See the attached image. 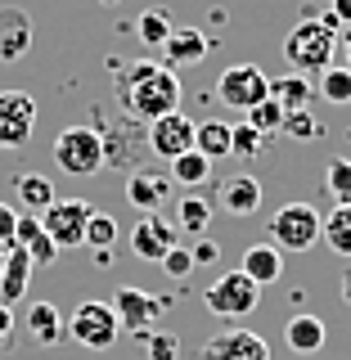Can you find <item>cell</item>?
Returning a JSON list of instances; mask_svg holds the SVG:
<instances>
[{"instance_id": "cell-1", "label": "cell", "mask_w": 351, "mask_h": 360, "mask_svg": "<svg viewBox=\"0 0 351 360\" xmlns=\"http://www.w3.org/2000/svg\"><path fill=\"white\" fill-rule=\"evenodd\" d=\"M117 104L131 122H153V117H162V112H176L180 108L176 68H167L158 59L127 63L117 72Z\"/></svg>"}, {"instance_id": "cell-2", "label": "cell", "mask_w": 351, "mask_h": 360, "mask_svg": "<svg viewBox=\"0 0 351 360\" xmlns=\"http://www.w3.org/2000/svg\"><path fill=\"white\" fill-rule=\"evenodd\" d=\"M338 27H343V22L333 14L298 22V27L284 37V59H288L293 72H302V77L324 72V68L333 63V54H338Z\"/></svg>"}, {"instance_id": "cell-3", "label": "cell", "mask_w": 351, "mask_h": 360, "mask_svg": "<svg viewBox=\"0 0 351 360\" xmlns=\"http://www.w3.org/2000/svg\"><path fill=\"white\" fill-rule=\"evenodd\" d=\"M63 333L72 338V342L90 347V352H108V347L117 342L122 324H117V315H113V307H108V302H99V297H86V302H77V307H72V315L63 320Z\"/></svg>"}, {"instance_id": "cell-4", "label": "cell", "mask_w": 351, "mask_h": 360, "mask_svg": "<svg viewBox=\"0 0 351 360\" xmlns=\"http://www.w3.org/2000/svg\"><path fill=\"white\" fill-rule=\"evenodd\" d=\"M320 212L311 202H284L275 217L266 221V234L279 252H307L311 243H320Z\"/></svg>"}, {"instance_id": "cell-5", "label": "cell", "mask_w": 351, "mask_h": 360, "mask_svg": "<svg viewBox=\"0 0 351 360\" xmlns=\"http://www.w3.org/2000/svg\"><path fill=\"white\" fill-rule=\"evenodd\" d=\"M54 162L68 176H95L104 167V135L95 127H63L54 135Z\"/></svg>"}, {"instance_id": "cell-6", "label": "cell", "mask_w": 351, "mask_h": 360, "mask_svg": "<svg viewBox=\"0 0 351 360\" xmlns=\"http://www.w3.org/2000/svg\"><path fill=\"white\" fill-rule=\"evenodd\" d=\"M257 302H262V288L243 270H225L221 279H212V288H203V307L221 320H243L257 311Z\"/></svg>"}, {"instance_id": "cell-7", "label": "cell", "mask_w": 351, "mask_h": 360, "mask_svg": "<svg viewBox=\"0 0 351 360\" xmlns=\"http://www.w3.org/2000/svg\"><path fill=\"white\" fill-rule=\"evenodd\" d=\"M113 315H117V324L127 333H135V338H144V333H153L158 324H162V315H167V307L172 302L167 297H153L149 288H135V284H122L117 292H113Z\"/></svg>"}, {"instance_id": "cell-8", "label": "cell", "mask_w": 351, "mask_h": 360, "mask_svg": "<svg viewBox=\"0 0 351 360\" xmlns=\"http://www.w3.org/2000/svg\"><path fill=\"white\" fill-rule=\"evenodd\" d=\"M90 202L86 198H54L50 207L41 212V230L54 239L59 252L68 248H86V221H90Z\"/></svg>"}, {"instance_id": "cell-9", "label": "cell", "mask_w": 351, "mask_h": 360, "mask_svg": "<svg viewBox=\"0 0 351 360\" xmlns=\"http://www.w3.org/2000/svg\"><path fill=\"white\" fill-rule=\"evenodd\" d=\"M217 99L234 112H248V108L262 104V99H270V77L257 63H234L217 77Z\"/></svg>"}, {"instance_id": "cell-10", "label": "cell", "mask_w": 351, "mask_h": 360, "mask_svg": "<svg viewBox=\"0 0 351 360\" xmlns=\"http://www.w3.org/2000/svg\"><path fill=\"white\" fill-rule=\"evenodd\" d=\"M194 131H198V122H189L185 112H162V117H153L149 122V131H144V140H149V153L153 158H162V162H176L180 153H189L194 149Z\"/></svg>"}, {"instance_id": "cell-11", "label": "cell", "mask_w": 351, "mask_h": 360, "mask_svg": "<svg viewBox=\"0 0 351 360\" xmlns=\"http://www.w3.org/2000/svg\"><path fill=\"white\" fill-rule=\"evenodd\" d=\"M37 131V99L27 90H0V149H23Z\"/></svg>"}, {"instance_id": "cell-12", "label": "cell", "mask_w": 351, "mask_h": 360, "mask_svg": "<svg viewBox=\"0 0 351 360\" xmlns=\"http://www.w3.org/2000/svg\"><path fill=\"white\" fill-rule=\"evenodd\" d=\"M198 360H270V342L253 329H225L203 342Z\"/></svg>"}, {"instance_id": "cell-13", "label": "cell", "mask_w": 351, "mask_h": 360, "mask_svg": "<svg viewBox=\"0 0 351 360\" xmlns=\"http://www.w3.org/2000/svg\"><path fill=\"white\" fill-rule=\"evenodd\" d=\"M172 248H176V225H172V221L153 217V212H144V217L135 221V230H131V252L140 257V262H162Z\"/></svg>"}, {"instance_id": "cell-14", "label": "cell", "mask_w": 351, "mask_h": 360, "mask_svg": "<svg viewBox=\"0 0 351 360\" xmlns=\"http://www.w3.org/2000/svg\"><path fill=\"white\" fill-rule=\"evenodd\" d=\"M217 207L225 212V217H253L257 207H262V180L257 176H225L217 185Z\"/></svg>"}, {"instance_id": "cell-15", "label": "cell", "mask_w": 351, "mask_h": 360, "mask_svg": "<svg viewBox=\"0 0 351 360\" xmlns=\"http://www.w3.org/2000/svg\"><path fill=\"white\" fill-rule=\"evenodd\" d=\"M32 257L23 252V248L9 243V257H5V270H0V307H14V302L27 297V288H32Z\"/></svg>"}, {"instance_id": "cell-16", "label": "cell", "mask_w": 351, "mask_h": 360, "mask_svg": "<svg viewBox=\"0 0 351 360\" xmlns=\"http://www.w3.org/2000/svg\"><path fill=\"white\" fill-rule=\"evenodd\" d=\"M239 270H243L248 279H253L257 288H266V284H275V279L284 275V252H279V248L270 243V239H266V243H253V248L243 252Z\"/></svg>"}, {"instance_id": "cell-17", "label": "cell", "mask_w": 351, "mask_h": 360, "mask_svg": "<svg viewBox=\"0 0 351 360\" xmlns=\"http://www.w3.org/2000/svg\"><path fill=\"white\" fill-rule=\"evenodd\" d=\"M208 59V37H203L198 27H172V37L162 45V63L167 68H189Z\"/></svg>"}, {"instance_id": "cell-18", "label": "cell", "mask_w": 351, "mask_h": 360, "mask_svg": "<svg viewBox=\"0 0 351 360\" xmlns=\"http://www.w3.org/2000/svg\"><path fill=\"white\" fill-rule=\"evenodd\" d=\"M167 194H172V176H162V172H131L127 176V198L140 212H158L167 202Z\"/></svg>"}, {"instance_id": "cell-19", "label": "cell", "mask_w": 351, "mask_h": 360, "mask_svg": "<svg viewBox=\"0 0 351 360\" xmlns=\"http://www.w3.org/2000/svg\"><path fill=\"white\" fill-rule=\"evenodd\" d=\"M32 50V18L23 9H0V59H23Z\"/></svg>"}, {"instance_id": "cell-20", "label": "cell", "mask_w": 351, "mask_h": 360, "mask_svg": "<svg viewBox=\"0 0 351 360\" xmlns=\"http://www.w3.org/2000/svg\"><path fill=\"white\" fill-rule=\"evenodd\" d=\"M270 99L284 112H307L311 99H315V86H311V77L288 72V77H275V82H270Z\"/></svg>"}, {"instance_id": "cell-21", "label": "cell", "mask_w": 351, "mask_h": 360, "mask_svg": "<svg viewBox=\"0 0 351 360\" xmlns=\"http://www.w3.org/2000/svg\"><path fill=\"white\" fill-rule=\"evenodd\" d=\"M23 329L37 338L41 347H54V342H63V338H68V333H63V315H59V307H54V302H32Z\"/></svg>"}, {"instance_id": "cell-22", "label": "cell", "mask_w": 351, "mask_h": 360, "mask_svg": "<svg viewBox=\"0 0 351 360\" xmlns=\"http://www.w3.org/2000/svg\"><path fill=\"white\" fill-rule=\"evenodd\" d=\"M14 194H18V202H23V212H41L54 202V180L50 176H41V172H18L14 176Z\"/></svg>"}, {"instance_id": "cell-23", "label": "cell", "mask_w": 351, "mask_h": 360, "mask_svg": "<svg viewBox=\"0 0 351 360\" xmlns=\"http://www.w3.org/2000/svg\"><path fill=\"white\" fill-rule=\"evenodd\" d=\"M284 338H288V347L298 356H315L324 347V320L320 315H293L284 324Z\"/></svg>"}, {"instance_id": "cell-24", "label": "cell", "mask_w": 351, "mask_h": 360, "mask_svg": "<svg viewBox=\"0 0 351 360\" xmlns=\"http://www.w3.org/2000/svg\"><path fill=\"white\" fill-rule=\"evenodd\" d=\"M320 239L329 243V252L351 257V202H333V212L320 221Z\"/></svg>"}, {"instance_id": "cell-25", "label": "cell", "mask_w": 351, "mask_h": 360, "mask_svg": "<svg viewBox=\"0 0 351 360\" xmlns=\"http://www.w3.org/2000/svg\"><path fill=\"white\" fill-rule=\"evenodd\" d=\"M194 149L208 158V162H217V158H230V127H225V122H198Z\"/></svg>"}, {"instance_id": "cell-26", "label": "cell", "mask_w": 351, "mask_h": 360, "mask_svg": "<svg viewBox=\"0 0 351 360\" xmlns=\"http://www.w3.org/2000/svg\"><path fill=\"white\" fill-rule=\"evenodd\" d=\"M176 225L185 234H208V225H212V202L208 198H198V194H189V198H180L176 202Z\"/></svg>"}, {"instance_id": "cell-27", "label": "cell", "mask_w": 351, "mask_h": 360, "mask_svg": "<svg viewBox=\"0 0 351 360\" xmlns=\"http://www.w3.org/2000/svg\"><path fill=\"white\" fill-rule=\"evenodd\" d=\"M172 180H176V185H185V189H198L203 180H212V162L198 149H189V153H180L176 162H172Z\"/></svg>"}, {"instance_id": "cell-28", "label": "cell", "mask_w": 351, "mask_h": 360, "mask_svg": "<svg viewBox=\"0 0 351 360\" xmlns=\"http://www.w3.org/2000/svg\"><path fill=\"white\" fill-rule=\"evenodd\" d=\"M320 95L329 99V104H351V68L343 63H329L320 72Z\"/></svg>"}, {"instance_id": "cell-29", "label": "cell", "mask_w": 351, "mask_h": 360, "mask_svg": "<svg viewBox=\"0 0 351 360\" xmlns=\"http://www.w3.org/2000/svg\"><path fill=\"white\" fill-rule=\"evenodd\" d=\"M135 32H140L144 45H153V50H162L167 37H172V18L162 14V9H144L140 18H135Z\"/></svg>"}, {"instance_id": "cell-30", "label": "cell", "mask_w": 351, "mask_h": 360, "mask_svg": "<svg viewBox=\"0 0 351 360\" xmlns=\"http://www.w3.org/2000/svg\"><path fill=\"white\" fill-rule=\"evenodd\" d=\"M284 117H288V112L279 108L275 99H262L257 108H248V112H243V122H248L253 131H262V135H279V131H284Z\"/></svg>"}, {"instance_id": "cell-31", "label": "cell", "mask_w": 351, "mask_h": 360, "mask_svg": "<svg viewBox=\"0 0 351 360\" xmlns=\"http://www.w3.org/2000/svg\"><path fill=\"white\" fill-rule=\"evenodd\" d=\"M113 243H117V221H113L108 212H90V221H86V248H95V257H99V252H108Z\"/></svg>"}, {"instance_id": "cell-32", "label": "cell", "mask_w": 351, "mask_h": 360, "mask_svg": "<svg viewBox=\"0 0 351 360\" xmlns=\"http://www.w3.org/2000/svg\"><path fill=\"white\" fill-rule=\"evenodd\" d=\"M266 149V135L253 131L248 122H239V127H230V158H257Z\"/></svg>"}, {"instance_id": "cell-33", "label": "cell", "mask_w": 351, "mask_h": 360, "mask_svg": "<svg viewBox=\"0 0 351 360\" xmlns=\"http://www.w3.org/2000/svg\"><path fill=\"white\" fill-rule=\"evenodd\" d=\"M324 189L333 194V202H351V162L347 158H333L324 167Z\"/></svg>"}, {"instance_id": "cell-34", "label": "cell", "mask_w": 351, "mask_h": 360, "mask_svg": "<svg viewBox=\"0 0 351 360\" xmlns=\"http://www.w3.org/2000/svg\"><path fill=\"white\" fill-rule=\"evenodd\" d=\"M140 342H144V352H149V360H176V356H180V342H176V333H162V329H153V333H144Z\"/></svg>"}, {"instance_id": "cell-35", "label": "cell", "mask_w": 351, "mask_h": 360, "mask_svg": "<svg viewBox=\"0 0 351 360\" xmlns=\"http://www.w3.org/2000/svg\"><path fill=\"white\" fill-rule=\"evenodd\" d=\"M158 266H162L172 279H185V275H194V257H189V248H185V243H176V248H172V252H167Z\"/></svg>"}, {"instance_id": "cell-36", "label": "cell", "mask_w": 351, "mask_h": 360, "mask_svg": "<svg viewBox=\"0 0 351 360\" xmlns=\"http://www.w3.org/2000/svg\"><path fill=\"white\" fill-rule=\"evenodd\" d=\"M284 135H298V140H311V135H320V122L311 117V108H307V112H288V117H284Z\"/></svg>"}, {"instance_id": "cell-37", "label": "cell", "mask_w": 351, "mask_h": 360, "mask_svg": "<svg viewBox=\"0 0 351 360\" xmlns=\"http://www.w3.org/2000/svg\"><path fill=\"white\" fill-rule=\"evenodd\" d=\"M14 333H18L14 307H0V352H9V347H14Z\"/></svg>"}, {"instance_id": "cell-38", "label": "cell", "mask_w": 351, "mask_h": 360, "mask_svg": "<svg viewBox=\"0 0 351 360\" xmlns=\"http://www.w3.org/2000/svg\"><path fill=\"white\" fill-rule=\"evenodd\" d=\"M189 257H194V266H212L221 257V248H217V239H198L194 248H189Z\"/></svg>"}, {"instance_id": "cell-39", "label": "cell", "mask_w": 351, "mask_h": 360, "mask_svg": "<svg viewBox=\"0 0 351 360\" xmlns=\"http://www.w3.org/2000/svg\"><path fill=\"white\" fill-rule=\"evenodd\" d=\"M14 225H18V212L9 202H0V243H14Z\"/></svg>"}, {"instance_id": "cell-40", "label": "cell", "mask_w": 351, "mask_h": 360, "mask_svg": "<svg viewBox=\"0 0 351 360\" xmlns=\"http://www.w3.org/2000/svg\"><path fill=\"white\" fill-rule=\"evenodd\" d=\"M329 14L343 22V27H351V0H329Z\"/></svg>"}, {"instance_id": "cell-41", "label": "cell", "mask_w": 351, "mask_h": 360, "mask_svg": "<svg viewBox=\"0 0 351 360\" xmlns=\"http://www.w3.org/2000/svg\"><path fill=\"white\" fill-rule=\"evenodd\" d=\"M338 59H343V68H351V27L338 32Z\"/></svg>"}, {"instance_id": "cell-42", "label": "cell", "mask_w": 351, "mask_h": 360, "mask_svg": "<svg viewBox=\"0 0 351 360\" xmlns=\"http://www.w3.org/2000/svg\"><path fill=\"white\" fill-rule=\"evenodd\" d=\"M343 297L351 302V270H347V275H343Z\"/></svg>"}, {"instance_id": "cell-43", "label": "cell", "mask_w": 351, "mask_h": 360, "mask_svg": "<svg viewBox=\"0 0 351 360\" xmlns=\"http://www.w3.org/2000/svg\"><path fill=\"white\" fill-rule=\"evenodd\" d=\"M5 257H9V243H0V270H5Z\"/></svg>"}, {"instance_id": "cell-44", "label": "cell", "mask_w": 351, "mask_h": 360, "mask_svg": "<svg viewBox=\"0 0 351 360\" xmlns=\"http://www.w3.org/2000/svg\"><path fill=\"white\" fill-rule=\"evenodd\" d=\"M104 5H122V0H104Z\"/></svg>"}]
</instances>
